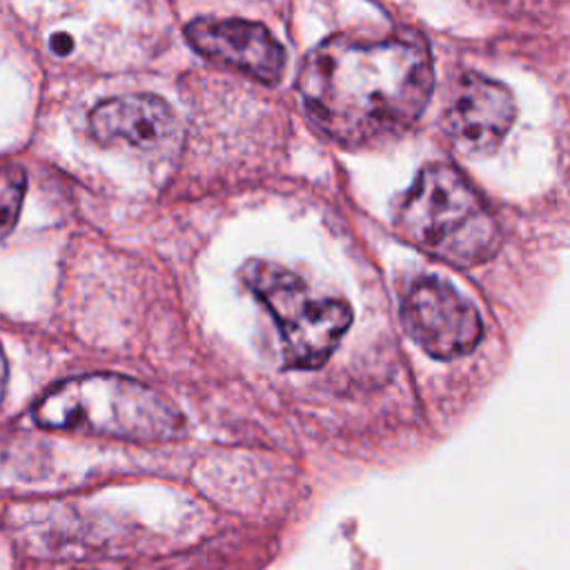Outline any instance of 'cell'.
<instances>
[{
    "label": "cell",
    "instance_id": "6da1fadb",
    "mask_svg": "<svg viewBox=\"0 0 570 570\" xmlns=\"http://www.w3.org/2000/svg\"><path fill=\"white\" fill-rule=\"evenodd\" d=\"M434 85L425 42L412 33H336L301 65L298 94L309 118L341 145L379 142L421 116Z\"/></svg>",
    "mask_w": 570,
    "mask_h": 570
},
{
    "label": "cell",
    "instance_id": "7a4b0ae2",
    "mask_svg": "<svg viewBox=\"0 0 570 570\" xmlns=\"http://www.w3.org/2000/svg\"><path fill=\"white\" fill-rule=\"evenodd\" d=\"M49 430L102 434L136 443L174 441L183 414L156 390L120 374H85L53 385L33 407Z\"/></svg>",
    "mask_w": 570,
    "mask_h": 570
},
{
    "label": "cell",
    "instance_id": "3957f363",
    "mask_svg": "<svg viewBox=\"0 0 570 570\" xmlns=\"http://www.w3.org/2000/svg\"><path fill=\"white\" fill-rule=\"evenodd\" d=\"M396 229L416 249L456 267L485 263L501 243L497 218L483 198L443 163L421 169L396 209Z\"/></svg>",
    "mask_w": 570,
    "mask_h": 570
},
{
    "label": "cell",
    "instance_id": "277c9868",
    "mask_svg": "<svg viewBox=\"0 0 570 570\" xmlns=\"http://www.w3.org/2000/svg\"><path fill=\"white\" fill-rule=\"evenodd\" d=\"M240 276L272 312L287 367H321L352 325V309L345 301L314 296L294 272L276 263L249 261Z\"/></svg>",
    "mask_w": 570,
    "mask_h": 570
},
{
    "label": "cell",
    "instance_id": "5b68a950",
    "mask_svg": "<svg viewBox=\"0 0 570 570\" xmlns=\"http://www.w3.org/2000/svg\"><path fill=\"white\" fill-rule=\"evenodd\" d=\"M401 321L410 338L434 358L463 356L483 334L476 307L436 276H421L407 287Z\"/></svg>",
    "mask_w": 570,
    "mask_h": 570
},
{
    "label": "cell",
    "instance_id": "8992f818",
    "mask_svg": "<svg viewBox=\"0 0 570 570\" xmlns=\"http://www.w3.org/2000/svg\"><path fill=\"white\" fill-rule=\"evenodd\" d=\"M514 116V98L503 85L479 73H465L445 109L443 129L459 151L485 156L501 145Z\"/></svg>",
    "mask_w": 570,
    "mask_h": 570
},
{
    "label": "cell",
    "instance_id": "52a82bcc",
    "mask_svg": "<svg viewBox=\"0 0 570 570\" xmlns=\"http://www.w3.org/2000/svg\"><path fill=\"white\" fill-rule=\"evenodd\" d=\"M187 42L205 58L238 69L258 82H276L285 67L283 45L258 22L240 18H196L185 27Z\"/></svg>",
    "mask_w": 570,
    "mask_h": 570
},
{
    "label": "cell",
    "instance_id": "ba28073f",
    "mask_svg": "<svg viewBox=\"0 0 570 570\" xmlns=\"http://www.w3.org/2000/svg\"><path fill=\"white\" fill-rule=\"evenodd\" d=\"M89 127L102 145L125 142L136 149H160L178 134L171 107L151 94H125L102 100L89 114Z\"/></svg>",
    "mask_w": 570,
    "mask_h": 570
},
{
    "label": "cell",
    "instance_id": "9c48e42d",
    "mask_svg": "<svg viewBox=\"0 0 570 570\" xmlns=\"http://www.w3.org/2000/svg\"><path fill=\"white\" fill-rule=\"evenodd\" d=\"M24 171L18 165H0V238H4L18 223L22 196H24Z\"/></svg>",
    "mask_w": 570,
    "mask_h": 570
},
{
    "label": "cell",
    "instance_id": "30bf717a",
    "mask_svg": "<svg viewBox=\"0 0 570 570\" xmlns=\"http://www.w3.org/2000/svg\"><path fill=\"white\" fill-rule=\"evenodd\" d=\"M51 47L56 53H67L71 47H73V40L67 36V33H56L51 38Z\"/></svg>",
    "mask_w": 570,
    "mask_h": 570
},
{
    "label": "cell",
    "instance_id": "8fae6325",
    "mask_svg": "<svg viewBox=\"0 0 570 570\" xmlns=\"http://www.w3.org/2000/svg\"><path fill=\"white\" fill-rule=\"evenodd\" d=\"M4 385H7V361H4V354L0 350V399L4 394Z\"/></svg>",
    "mask_w": 570,
    "mask_h": 570
}]
</instances>
